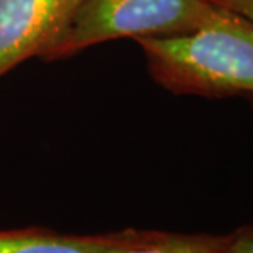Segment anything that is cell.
Listing matches in <instances>:
<instances>
[{"label":"cell","mask_w":253,"mask_h":253,"mask_svg":"<svg viewBox=\"0 0 253 253\" xmlns=\"http://www.w3.org/2000/svg\"><path fill=\"white\" fill-rule=\"evenodd\" d=\"M134 41L152 79L171 93L253 96V20L244 15L220 7L216 18L196 30Z\"/></svg>","instance_id":"obj_1"},{"label":"cell","mask_w":253,"mask_h":253,"mask_svg":"<svg viewBox=\"0 0 253 253\" xmlns=\"http://www.w3.org/2000/svg\"><path fill=\"white\" fill-rule=\"evenodd\" d=\"M206 253H253V224L222 235L206 234Z\"/></svg>","instance_id":"obj_6"},{"label":"cell","mask_w":253,"mask_h":253,"mask_svg":"<svg viewBox=\"0 0 253 253\" xmlns=\"http://www.w3.org/2000/svg\"><path fill=\"white\" fill-rule=\"evenodd\" d=\"M219 12L220 7L211 0H82L44 59L69 57L123 38L185 33L216 18Z\"/></svg>","instance_id":"obj_2"},{"label":"cell","mask_w":253,"mask_h":253,"mask_svg":"<svg viewBox=\"0 0 253 253\" xmlns=\"http://www.w3.org/2000/svg\"><path fill=\"white\" fill-rule=\"evenodd\" d=\"M211 2L253 20V0H211Z\"/></svg>","instance_id":"obj_7"},{"label":"cell","mask_w":253,"mask_h":253,"mask_svg":"<svg viewBox=\"0 0 253 253\" xmlns=\"http://www.w3.org/2000/svg\"><path fill=\"white\" fill-rule=\"evenodd\" d=\"M250 101H252V103H253V96H250Z\"/></svg>","instance_id":"obj_8"},{"label":"cell","mask_w":253,"mask_h":253,"mask_svg":"<svg viewBox=\"0 0 253 253\" xmlns=\"http://www.w3.org/2000/svg\"><path fill=\"white\" fill-rule=\"evenodd\" d=\"M108 253H206V234L125 229L118 245Z\"/></svg>","instance_id":"obj_5"},{"label":"cell","mask_w":253,"mask_h":253,"mask_svg":"<svg viewBox=\"0 0 253 253\" xmlns=\"http://www.w3.org/2000/svg\"><path fill=\"white\" fill-rule=\"evenodd\" d=\"M82 0H0V77L41 56L67 30Z\"/></svg>","instance_id":"obj_3"},{"label":"cell","mask_w":253,"mask_h":253,"mask_svg":"<svg viewBox=\"0 0 253 253\" xmlns=\"http://www.w3.org/2000/svg\"><path fill=\"white\" fill-rule=\"evenodd\" d=\"M121 230L100 235L61 234L44 227L0 230V253H108Z\"/></svg>","instance_id":"obj_4"}]
</instances>
